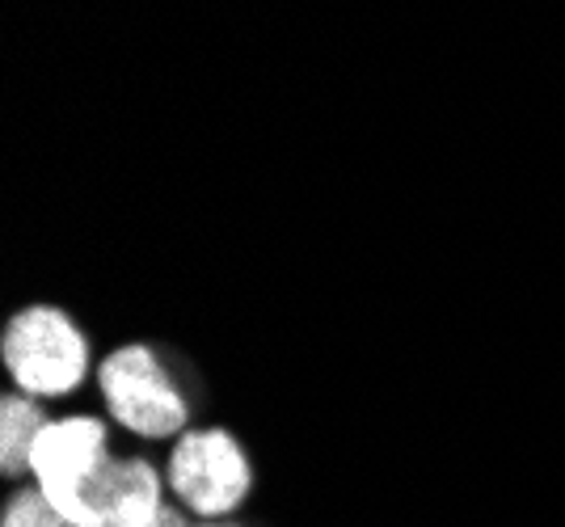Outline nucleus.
Listing matches in <instances>:
<instances>
[{"label":"nucleus","instance_id":"nucleus-1","mask_svg":"<svg viewBox=\"0 0 565 527\" xmlns=\"http://www.w3.org/2000/svg\"><path fill=\"white\" fill-rule=\"evenodd\" d=\"M4 367L25 397H68L89 376V342L68 312L51 304H30L9 325L0 342Z\"/></svg>","mask_w":565,"mask_h":527},{"label":"nucleus","instance_id":"nucleus-2","mask_svg":"<svg viewBox=\"0 0 565 527\" xmlns=\"http://www.w3.org/2000/svg\"><path fill=\"white\" fill-rule=\"evenodd\" d=\"M97 388L118 427L140 439H173L186 434L190 406L173 384L169 367L152 346H118L97 363Z\"/></svg>","mask_w":565,"mask_h":527},{"label":"nucleus","instance_id":"nucleus-3","mask_svg":"<svg viewBox=\"0 0 565 527\" xmlns=\"http://www.w3.org/2000/svg\"><path fill=\"white\" fill-rule=\"evenodd\" d=\"M166 481L186 510L215 524L245 503L254 485V469H249L245 448L236 443V434H228L224 427H203V431L178 434L169 452Z\"/></svg>","mask_w":565,"mask_h":527},{"label":"nucleus","instance_id":"nucleus-4","mask_svg":"<svg viewBox=\"0 0 565 527\" xmlns=\"http://www.w3.org/2000/svg\"><path fill=\"white\" fill-rule=\"evenodd\" d=\"M106 427L89 413L51 418L30 452V477L47 494L51 503L81 527V498L89 490L94 473L106 464Z\"/></svg>","mask_w":565,"mask_h":527},{"label":"nucleus","instance_id":"nucleus-5","mask_svg":"<svg viewBox=\"0 0 565 527\" xmlns=\"http://www.w3.org/2000/svg\"><path fill=\"white\" fill-rule=\"evenodd\" d=\"M166 506L161 473L143 455H106L81 498V527H148Z\"/></svg>","mask_w":565,"mask_h":527},{"label":"nucleus","instance_id":"nucleus-6","mask_svg":"<svg viewBox=\"0 0 565 527\" xmlns=\"http://www.w3.org/2000/svg\"><path fill=\"white\" fill-rule=\"evenodd\" d=\"M51 418L43 413V406L25 392H9L0 401V469L4 477H18L30 473V452H34V439L43 434Z\"/></svg>","mask_w":565,"mask_h":527},{"label":"nucleus","instance_id":"nucleus-7","mask_svg":"<svg viewBox=\"0 0 565 527\" xmlns=\"http://www.w3.org/2000/svg\"><path fill=\"white\" fill-rule=\"evenodd\" d=\"M0 527H76V524H72L60 506L51 503L39 485H30V490H18V494L4 503Z\"/></svg>","mask_w":565,"mask_h":527},{"label":"nucleus","instance_id":"nucleus-8","mask_svg":"<svg viewBox=\"0 0 565 527\" xmlns=\"http://www.w3.org/2000/svg\"><path fill=\"white\" fill-rule=\"evenodd\" d=\"M148 527H194V524H186V515H182L178 506H166V510L157 515V524H148Z\"/></svg>","mask_w":565,"mask_h":527},{"label":"nucleus","instance_id":"nucleus-9","mask_svg":"<svg viewBox=\"0 0 565 527\" xmlns=\"http://www.w3.org/2000/svg\"><path fill=\"white\" fill-rule=\"evenodd\" d=\"M199 527H236V524H199Z\"/></svg>","mask_w":565,"mask_h":527}]
</instances>
